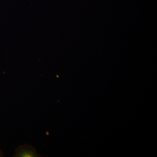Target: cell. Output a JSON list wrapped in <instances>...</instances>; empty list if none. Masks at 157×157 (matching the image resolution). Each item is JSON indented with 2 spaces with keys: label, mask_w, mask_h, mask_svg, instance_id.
Masks as SVG:
<instances>
[{
  "label": "cell",
  "mask_w": 157,
  "mask_h": 157,
  "mask_svg": "<svg viewBox=\"0 0 157 157\" xmlns=\"http://www.w3.org/2000/svg\"><path fill=\"white\" fill-rule=\"evenodd\" d=\"M15 154L14 157H38L42 156L37 152L36 148L33 146L28 144L23 146L20 145L15 148Z\"/></svg>",
  "instance_id": "obj_1"
},
{
  "label": "cell",
  "mask_w": 157,
  "mask_h": 157,
  "mask_svg": "<svg viewBox=\"0 0 157 157\" xmlns=\"http://www.w3.org/2000/svg\"><path fill=\"white\" fill-rule=\"evenodd\" d=\"M4 157V153L2 151L0 150V157Z\"/></svg>",
  "instance_id": "obj_2"
}]
</instances>
